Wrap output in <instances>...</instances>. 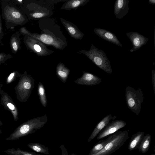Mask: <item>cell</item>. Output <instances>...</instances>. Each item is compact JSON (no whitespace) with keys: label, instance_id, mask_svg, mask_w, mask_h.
<instances>
[{"label":"cell","instance_id":"obj_36","mask_svg":"<svg viewBox=\"0 0 155 155\" xmlns=\"http://www.w3.org/2000/svg\"><path fill=\"white\" fill-rule=\"evenodd\" d=\"M151 155H155V154L154 153L152 154Z\"/></svg>","mask_w":155,"mask_h":155},{"label":"cell","instance_id":"obj_10","mask_svg":"<svg viewBox=\"0 0 155 155\" xmlns=\"http://www.w3.org/2000/svg\"><path fill=\"white\" fill-rule=\"evenodd\" d=\"M126 35L132 43L133 48L130 51L131 52L139 49L149 40L148 38L136 32H128Z\"/></svg>","mask_w":155,"mask_h":155},{"label":"cell","instance_id":"obj_11","mask_svg":"<svg viewBox=\"0 0 155 155\" xmlns=\"http://www.w3.org/2000/svg\"><path fill=\"white\" fill-rule=\"evenodd\" d=\"M101 82V79L100 78L86 71H83L81 77L74 81V82L77 84L87 86L95 85Z\"/></svg>","mask_w":155,"mask_h":155},{"label":"cell","instance_id":"obj_18","mask_svg":"<svg viewBox=\"0 0 155 155\" xmlns=\"http://www.w3.org/2000/svg\"><path fill=\"white\" fill-rule=\"evenodd\" d=\"M90 0H71L67 1L63 5L61 9L69 10L75 9L81 6L86 5Z\"/></svg>","mask_w":155,"mask_h":155},{"label":"cell","instance_id":"obj_27","mask_svg":"<svg viewBox=\"0 0 155 155\" xmlns=\"http://www.w3.org/2000/svg\"><path fill=\"white\" fill-rule=\"evenodd\" d=\"M152 83L153 85V87L155 94V71L153 69L152 71Z\"/></svg>","mask_w":155,"mask_h":155},{"label":"cell","instance_id":"obj_6","mask_svg":"<svg viewBox=\"0 0 155 155\" xmlns=\"http://www.w3.org/2000/svg\"><path fill=\"white\" fill-rule=\"evenodd\" d=\"M16 87L17 95L21 101H26L30 97L34 87L35 80L25 71Z\"/></svg>","mask_w":155,"mask_h":155},{"label":"cell","instance_id":"obj_19","mask_svg":"<svg viewBox=\"0 0 155 155\" xmlns=\"http://www.w3.org/2000/svg\"><path fill=\"white\" fill-rule=\"evenodd\" d=\"M70 71L62 63H59L56 68V74L62 82L65 83L70 74Z\"/></svg>","mask_w":155,"mask_h":155},{"label":"cell","instance_id":"obj_24","mask_svg":"<svg viewBox=\"0 0 155 155\" xmlns=\"http://www.w3.org/2000/svg\"><path fill=\"white\" fill-rule=\"evenodd\" d=\"M38 91L40 101L42 105L45 107L47 105V100L44 86L41 82H39L38 84Z\"/></svg>","mask_w":155,"mask_h":155},{"label":"cell","instance_id":"obj_25","mask_svg":"<svg viewBox=\"0 0 155 155\" xmlns=\"http://www.w3.org/2000/svg\"><path fill=\"white\" fill-rule=\"evenodd\" d=\"M12 58V55L10 54H6L4 52L0 53V65L5 62L8 59Z\"/></svg>","mask_w":155,"mask_h":155},{"label":"cell","instance_id":"obj_8","mask_svg":"<svg viewBox=\"0 0 155 155\" xmlns=\"http://www.w3.org/2000/svg\"><path fill=\"white\" fill-rule=\"evenodd\" d=\"M23 42L28 50L38 56H47L52 53L42 42L30 36H24Z\"/></svg>","mask_w":155,"mask_h":155},{"label":"cell","instance_id":"obj_16","mask_svg":"<svg viewBox=\"0 0 155 155\" xmlns=\"http://www.w3.org/2000/svg\"><path fill=\"white\" fill-rule=\"evenodd\" d=\"M143 132L138 131L132 135L128 144V150L132 151L137 149L144 136Z\"/></svg>","mask_w":155,"mask_h":155},{"label":"cell","instance_id":"obj_33","mask_svg":"<svg viewBox=\"0 0 155 155\" xmlns=\"http://www.w3.org/2000/svg\"><path fill=\"white\" fill-rule=\"evenodd\" d=\"M3 125V124L2 122L0 120V126H2Z\"/></svg>","mask_w":155,"mask_h":155},{"label":"cell","instance_id":"obj_13","mask_svg":"<svg viewBox=\"0 0 155 155\" xmlns=\"http://www.w3.org/2000/svg\"><path fill=\"white\" fill-rule=\"evenodd\" d=\"M94 31L96 35L102 39L118 46L122 47L117 37L111 32L100 28H95Z\"/></svg>","mask_w":155,"mask_h":155},{"label":"cell","instance_id":"obj_28","mask_svg":"<svg viewBox=\"0 0 155 155\" xmlns=\"http://www.w3.org/2000/svg\"><path fill=\"white\" fill-rule=\"evenodd\" d=\"M61 152V155H68L67 149L64 144L61 145L60 147Z\"/></svg>","mask_w":155,"mask_h":155},{"label":"cell","instance_id":"obj_15","mask_svg":"<svg viewBox=\"0 0 155 155\" xmlns=\"http://www.w3.org/2000/svg\"><path fill=\"white\" fill-rule=\"evenodd\" d=\"M115 116H112L111 114L103 118L96 125L91 134L89 137L87 142H89L94 138L110 122V120L114 119Z\"/></svg>","mask_w":155,"mask_h":155},{"label":"cell","instance_id":"obj_14","mask_svg":"<svg viewBox=\"0 0 155 155\" xmlns=\"http://www.w3.org/2000/svg\"><path fill=\"white\" fill-rule=\"evenodd\" d=\"M60 20L69 35L71 37L76 39L81 40L82 39L84 34L75 25L62 18H60Z\"/></svg>","mask_w":155,"mask_h":155},{"label":"cell","instance_id":"obj_7","mask_svg":"<svg viewBox=\"0 0 155 155\" xmlns=\"http://www.w3.org/2000/svg\"><path fill=\"white\" fill-rule=\"evenodd\" d=\"M20 34L24 36H29L39 40L43 43L51 45L55 48L61 49L62 43L54 36L47 34L32 33L27 30L25 27H22L19 30Z\"/></svg>","mask_w":155,"mask_h":155},{"label":"cell","instance_id":"obj_4","mask_svg":"<svg viewBox=\"0 0 155 155\" xmlns=\"http://www.w3.org/2000/svg\"><path fill=\"white\" fill-rule=\"evenodd\" d=\"M109 141L104 148L92 155H110L123 146L129 138L128 130L118 131L108 137Z\"/></svg>","mask_w":155,"mask_h":155},{"label":"cell","instance_id":"obj_26","mask_svg":"<svg viewBox=\"0 0 155 155\" xmlns=\"http://www.w3.org/2000/svg\"><path fill=\"white\" fill-rule=\"evenodd\" d=\"M17 72L14 71L10 74L7 79L6 82L7 83H10L13 80L17 74Z\"/></svg>","mask_w":155,"mask_h":155},{"label":"cell","instance_id":"obj_5","mask_svg":"<svg viewBox=\"0 0 155 155\" xmlns=\"http://www.w3.org/2000/svg\"><path fill=\"white\" fill-rule=\"evenodd\" d=\"M125 98L128 108L136 115H139L143 101V94L140 88L135 90L130 86L125 88Z\"/></svg>","mask_w":155,"mask_h":155},{"label":"cell","instance_id":"obj_31","mask_svg":"<svg viewBox=\"0 0 155 155\" xmlns=\"http://www.w3.org/2000/svg\"><path fill=\"white\" fill-rule=\"evenodd\" d=\"M148 2L149 4L151 5H153L155 4V0H149Z\"/></svg>","mask_w":155,"mask_h":155},{"label":"cell","instance_id":"obj_3","mask_svg":"<svg viewBox=\"0 0 155 155\" xmlns=\"http://www.w3.org/2000/svg\"><path fill=\"white\" fill-rule=\"evenodd\" d=\"M78 53L84 54L99 68L106 73L109 74L112 73L110 61L102 50L98 49L92 44L89 50H81Z\"/></svg>","mask_w":155,"mask_h":155},{"label":"cell","instance_id":"obj_21","mask_svg":"<svg viewBox=\"0 0 155 155\" xmlns=\"http://www.w3.org/2000/svg\"><path fill=\"white\" fill-rule=\"evenodd\" d=\"M151 136L149 134L144 136L138 148L139 152L145 153L148 150L151 143Z\"/></svg>","mask_w":155,"mask_h":155},{"label":"cell","instance_id":"obj_32","mask_svg":"<svg viewBox=\"0 0 155 155\" xmlns=\"http://www.w3.org/2000/svg\"><path fill=\"white\" fill-rule=\"evenodd\" d=\"M2 39V38L1 37L0 35V45H3V43H2L1 40Z\"/></svg>","mask_w":155,"mask_h":155},{"label":"cell","instance_id":"obj_9","mask_svg":"<svg viewBox=\"0 0 155 155\" xmlns=\"http://www.w3.org/2000/svg\"><path fill=\"white\" fill-rule=\"evenodd\" d=\"M126 124L124 121L121 120L109 122L98 134L97 139L99 140L112 134L124 127Z\"/></svg>","mask_w":155,"mask_h":155},{"label":"cell","instance_id":"obj_12","mask_svg":"<svg viewBox=\"0 0 155 155\" xmlns=\"http://www.w3.org/2000/svg\"><path fill=\"white\" fill-rule=\"evenodd\" d=\"M129 0H117L114 7V13L118 19L123 18L129 10Z\"/></svg>","mask_w":155,"mask_h":155},{"label":"cell","instance_id":"obj_29","mask_svg":"<svg viewBox=\"0 0 155 155\" xmlns=\"http://www.w3.org/2000/svg\"><path fill=\"white\" fill-rule=\"evenodd\" d=\"M4 35V34L3 32V28L2 23L1 17L0 15V35L2 39L3 38Z\"/></svg>","mask_w":155,"mask_h":155},{"label":"cell","instance_id":"obj_22","mask_svg":"<svg viewBox=\"0 0 155 155\" xmlns=\"http://www.w3.org/2000/svg\"><path fill=\"white\" fill-rule=\"evenodd\" d=\"M27 146L32 150L37 152L43 153L46 155H48L49 153V148L40 143H30L27 145Z\"/></svg>","mask_w":155,"mask_h":155},{"label":"cell","instance_id":"obj_34","mask_svg":"<svg viewBox=\"0 0 155 155\" xmlns=\"http://www.w3.org/2000/svg\"><path fill=\"white\" fill-rule=\"evenodd\" d=\"M2 131L1 130V128H0V134L2 133Z\"/></svg>","mask_w":155,"mask_h":155},{"label":"cell","instance_id":"obj_17","mask_svg":"<svg viewBox=\"0 0 155 155\" xmlns=\"http://www.w3.org/2000/svg\"><path fill=\"white\" fill-rule=\"evenodd\" d=\"M19 31H17L12 35L9 42L10 46L12 52L16 54L21 49V39Z\"/></svg>","mask_w":155,"mask_h":155},{"label":"cell","instance_id":"obj_35","mask_svg":"<svg viewBox=\"0 0 155 155\" xmlns=\"http://www.w3.org/2000/svg\"><path fill=\"white\" fill-rule=\"evenodd\" d=\"M69 155H78L74 153H72L71 154Z\"/></svg>","mask_w":155,"mask_h":155},{"label":"cell","instance_id":"obj_2","mask_svg":"<svg viewBox=\"0 0 155 155\" xmlns=\"http://www.w3.org/2000/svg\"><path fill=\"white\" fill-rule=\"evenodd\" d=\"M47 121L48 117L46 114L41 117L28 120L19 125L5 140L6 141L18 140L21 137L35 133L43 127Z\"/></svg>","mask_w":155,"mask_h":155},{"label":"cell","instance_id":"obj_23","mask_svg":"<svg viewBox=\"0 0 155 155\" xmlns=\"http://www.w3.org/2000/svg\"><path fill=\"white\" fill-rule=\"evenodd\" d=\"M109 141L107 137L106 138L101 140L97 143L90 151L88 155H92L98 153L101 151Z\"/></svg>","mask_w":155,"mask_h":155},{"label":"cell","instance_id":"obj_1","mask_svg":"<svg viewBox=\"0 0 155 155\" xmlns=\"http://www.w3.org/2000/svg\"><path fill=\"white\" fill-rule=\"evenodd\" d=\"M0 2L2 16L7 29L22 26L28 22V19L23 12L11 0H2Z\"/></svg>","mask_w":155,"mask_h":155},{"label":"cell","instance_id":"obj_30","mask_svg":"<svg viewBox=\"0 0 155 155\" xmlns=\"http://www.w3.org/2000/svg\"><path fill=\"white\" fill-rule=\"evenodd\" d=\"M11 1L15 5H20L22 4L23 0H11Z\"/></svg>","mask_w":155,"mask_h":155},{"label":"cell","instance_id":"obj_20","mask_svg":"<svg viewBox=\"0 0 155 155\" xmlns=\"http://www.w3.org/2000/svg\"><path fill=\"white\" fill-rule=\"evenodd\" d=\"M2 99L3 104L12 113L14 120L17 121L18 119V111L14 103L10 100L8 96L5 95L3 97Z\"/></svg>","mask_w":155,"mask_h":155}]
</instances>
